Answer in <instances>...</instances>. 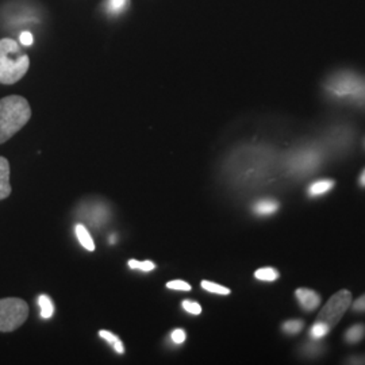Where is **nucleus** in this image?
Listing matches in <instances>:
<instances>
[{"instance_id": "nucleus-18", "label": "nucleus", "mask_w": 365, "mask_h": 365, "mask_svg": "<svg viewBox=\"0 0 365 365\" xmlns=\"http://www.w3.org/2000/svg\"><path fill=\"white\" fill-rule=\"evenodd\" d=\"M167 287L171 290H177V291H191V286L183 280H172L167 283Z\"/></svg>"}, {"instance_id": "nucleus-2", "label": "nucleus", "mask_w": 365, "mask_h": 365, "mask_svg": "<svg viewBox=\"0 0 365 365\" xmlns=\"http://www.w3.org/2000/svg\"><path fill=\"white\" fill-rule=\"evenodd\" d=\"M30 68V58L15 39H0V84L18 83Z\"/></svg>"}, {"instance_id": "nucleus-7", "label": "nucleus", "mask_w": 365, "mask_h": 365, "mask_svg": "<svg viewBox=\"0 0 365 365\" xmlns=\"http://www.w3.org/2000/svg\"><path fill=\"white\" fill-rule=\"evenodd\" d=\"M10 184V162L6 157L0 156V200H4L11 195Z\"/></svg>"}, {"instance_id": "nucleus-25", "label": "nucleus", "mask_w": 365, "mask_h": 365, "mask_svg": "<svg viewBox=\"0 0 365 365\" xmlns=\"http://www.w3.org/2000/svg\"><path fill=\"white\" fill-rule=\"evenodd\" d=\"M113 348L115 349V352H118L120 354L124 353V347H123V344H122V341L120 338L113 344Z\"/></svg>"}, {"instance_id": "nucleus-11", "label": "nucleus", "mask_w": 365, "mask_h": 365, "mask_svg": "<svg viewBox=\"0 0 365 365\" xmlns=\"http://www.w3.org/2000/svg\"><path fill=\"white\" fill-rule=\"evenodd\" d=\"M365 335L364 325H354L352 328H349L345 333V341L349 344H356L360 342Z\"/></svg>"}, {"instance_id": "nucleus-14", "label": "nucleus", "mask_w": 365, "mask_h": 365, "mask_svg": "<svg viewBox=\"0 0 365 365\" xmlns=\"http://www.w3.org/2000/svg\"><path fill=\"white\" fill-rule=\"evenodd\" d=\"M255 278L262 281H275L278 278V272L275 268H261L255 272Z\"/></svg>"}, {"instance_id": "nucleus-6", "label": "nucleus", "mask_w": 365, "mask_h": 365, "mask_svg": "<svg viewBox=\"0 0 365 365\" xmlns=\"http://www.w3.org/2000/svg\"><path fill=\"white\" fill-rule=\"evenodd\" d=\"M295 295L302 309L306 312H313L321 305V297L313 290L299 288V290H296Z\"/></svg>"}, {"instance_id": "nucleus-26", "label": "nucleus", "mask_w": 365, "mask_h": 365, "mask_svg": "<svg viewBox=\"0 0 365 365\" xmlns=\"http://www.w3.org/2000/svg\"><path fill=\"white\" fill-rule=\"evenodd\" d=\"M360 184H361L363 187H365V169L363 171L361 176H360Z\"/></svg>"}, {"instance_id": "nucleus-15", "label": "nucleus", "mask_w": 365, "mask_h": 365, "mask_svg": "<svg viewBox=\"0 0 365 365\" xmlns=\"http://www.w3.org/2000/svg\"><path fill=\"white\" fill-rule=\"evenodd\" d=\"M200 286H202L203 290H206V291H209V293H212V294H219V295H229V294H230V290L226 288V287L219 286V284H217V283H211V281H207V280H203V281L200 283Z\"/></svg>"}, {"instance_id": "nucleus-19", "label": "nucleus", "mask_w": 365, "mask_h": 365, "mask_svg": "<svg viewBox=\"0 0 365 365\" xmlns=\"http://www.w3.org/2000/svg\"><path fill=\"white\" fill-rule=\"evenodd\" d=\"M183 309L187 312V313L192 314V315H199L202 313V306L196 302H191V300H184L183 302Z\"/></svg>"}, {"instance_id": "nucleus-17", "label": "nucleus", "mask_w": 365, "mask_h": 365, "mask_svg": "<svg viewBox=\"0 0 365 365\" xmlns=\"http://www.w3.org/2000/svg\"><path fill=\"white\" fill-rule=\"evenodd\" d=\"M129 267L132 269H141V271H145V272L153 271L156 268L155 262H152V261L130 260L129 261Z\"/></svg>"}, {"instance_id": "nucleus-13", "label": "nucleus", "mask_w": 365, "mask_h": 365, "mask_svg": "<svg viewBox=\"0 0 365 365\" xmlns=\"http://www.w3.org/2000/svg\"><path fill=\"white\" fill-rule=\"evenodd\" d=\"M329 331H331V328L326 324L316 321L314 324L313 328L310 329V337L313 338L314 341H318L321 338H325Z\"/></svg>"}, {"instance_id": "nucleus-10", "label": "nucleus", "mask_w": 365, "mask_h": 365, "mask_svg": "<svg viewBox=\"0 0 365 365\" xmlns=\"http://www.w3.org/2000/svg\"><path fill=\"white\" fill-rule=\"evenodd\" d=\"M76 236H77V240L80 245L87 249L88 252H94L95 250V243L92 240V237L89 236L87 229L83 225H77L76 226Z\"/></svg>"}, {"instance_id": "nucleus-22", "label": "nucleus", "mask_w": 365, "mask_h": 365, "mask_svg": "<svg viewBox=\"0 0 365 365\" xmlns=\"http://www.w3.org/2000/svg\"><path fill=\"white\" fill-rule=\"evenodd\" d=\"M353 310L363 313L365 312V295L360 296L354 303H353Z\"/></svg>"}, {"instance_id": "nucleus-24", "label": "nucleus", "mask_w": 365, "mask_h": 365, "mask_svg": "<svg viewBox=\"0 0 365 365\" xmlns=\"http://www.w3.org/2000/svg\"><path fill=\"white\" fill-rule=\"evenodd\" d=\"M20 44H23L25 46H30L33 44V35L30 32H23L20 34Z\"/></svg>"}, {"instance_id": "nucleus-4", "label": "nucleus", "mask_w": 365, "mask_h": 365, "mask_svg": "<svg viewBox=\"0 0 365 365\" xmlns=\"http://www.w3.org/2000/svg\"><path fill=\"white\" fill-rule=\"evenodd\" d=\"M29 316V306L23 299H0V331L10 333L20 328Z\"/></svg>"}, {"instance_id": "nucleus-23", "label": "nucleus", "mask_w": 365, "mask_h": 365, "mask_svg": "<svg viewBox=\"0 0 365 365\" xmlns=\"http://www.w3.org/2000/svg\"><path fill=\"white\" fill-rule=\"evenodd\" d=\"M99 335H101L102 338H105V341H107V342H110L111 345H113V344H114V342L118 340V337H117V335H114L113 333H110V331H99Z\"/></svg>"}, {"instance_id": "nucleus-3", "label": "nucleus", "mask_w": 365, "mask_h": 365, "mask_svg": "<svg viewBox=\"0 0 365 365\" xmlns=\"http://www.w3.org/2000/svg\"><path fill=\"white\" fill-rule=\"evenodd\" d=\"M326 91L337 99L361 101L365 91V80L359 75L342 70L333 75L326 83Z\"/></svg>"}, {"instance_id": "nucleus-12", "label": "nucleus", "mask_w": 365, "mask_h": 365, "mask_svg": "<svg viewBox=\"0 0 365 365\" xmlns=\"http://www.w3.org/2000/svg\"><path fill=\"white\" fill-rule=\"evenodd\" d=\"M38 305L41 307V316L48 319L52 318L54 313V306H53L52 299L48 295H41L38 297Z\"/></svg>"}, {"instance_id": "nucleus-1", "label": "nucleus", "mask_w": 365, "mask_h": 365, "mask_svg": "<svg viewBox=\"0 0 365 365\" xmlns=\"http://www.w3.org/2000/svg\"><path fill=\"white\" fill-rule=\"evenodd\" d=\"M32 118L29 102L19 95L0 99V143L13 139Z\"/></svg>"}, {"instance_id": "nucleus-27", "label": "nucleus", "mask_w": 365, "mask_h": 365, "mask_svg": "<svg viewBox=\"0 0 365 365\" xmlns=\"http://www.w3.org/2000/svg\"><path fill=\"white\" fill-rule=\"evenodd\" d=\"M361 102H365V91H364V95H363V99H361Z\"/></svg>"}, {"instance_id": "nucleus-21", "label": "nucleus", "mask_w": 365, "mask_h": 365, "mask_svg": "<svg viewBox=\"0 0 365 365\" xmlns=\"http://www.w3.org/2000/svg\"><path fill=\"white\" fill-rule=\"evenodd\" d=\"M172 341L174 344H183L186 341V331L181 329L172 331Z\"/></svg>"}, {"instance_id": "nucleus-9", "label": "nucleus", "mask_w": 365, "mask_h": 365, "mask_svg": "<svg viewBox=\"0 0 365 365\" xmlns=\"http://www.w3.org/2000/svg\"><path fill=\"white\" fill-rule=\"evenodd\" d=\"M334 187V181L331 179H322V180H316L314 181L313 184L309 187V195L312 198H316L321 195H325L331 191V188Z\"/></svg>"}, {"instance_id": "nucleus-5", "label": "nucleus", "mask_w": 365, "mask_h": 365, "mask_svg": "<svg viewBox=\"0 0 365 365\" xmlns=\"http://www.w3.org/2000/svg\"><path fill=\"white\" fill-rule=\"evenodd\" d=\"M350 305H352V294L347 290L338 291L335 295L331 296V299L328 300V303L324 306L316 321L324 322L329 328H333L340 322V319L348 310Z\"/></svg>"}, {"instance_id": "nucleus-20", "label": "nucleus", "mask_w": 365, "mask_h": 365, "mask_svg": "<svg viewBox=\"0 0 365 365\" xmlns=\"http://www.w3.org/2000/svg\"><path fill=\"white\" fill-rule=\"evenodd\" d=\"M305 352L309 354V356H315L318 353L322 352V345H319L318 342H310L305 347Z\"/></svg>"}, {"instance_id": "nucleus-16", "label": "nucleus", "mask_w": 365, "mask_h": 365, "mask_svg": "<svg viewBox=\"0 0 365 365\" xmlns=\"http://www.w3.org/2000/svg\"><path fill=\"white\" fill-rule=\"evenodd\" d=\"M305 326V322L300 319H290L283 324V331L287 334H297Z\"/></svg>"}, {"instance_id": "nucleus-8", "label": "nucleus", "mask_w": 365, "mask_h": 365, "mask_svg": "<svg viewBox=\"0 0 365 365\" xmlns=\"http://www.w3.org/2000/svg\"><path fill=\"white\" fill-rule=\"evenodd\" d=\"M278 202L272 199V198H264L257 200L255 205H253V211L260 215V217H267V215H272L275 214L278 210Z\"/></svg>"}]
</instances>
